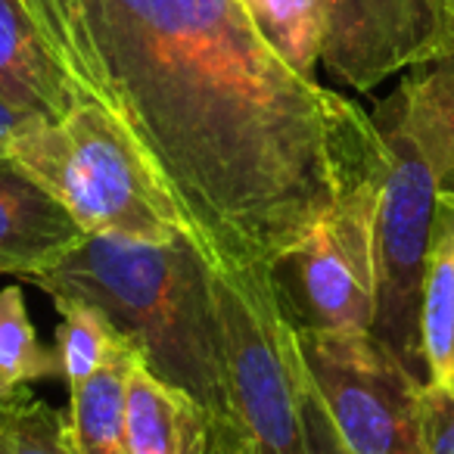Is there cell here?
I'll use <instances>...</instances> for the list:
<instances>
[{
	"mask_svg": "<svg viewBox=\"0 0 454 454\" xmlns=\"http://www.w3.org/2000/svg\"><path fill=\"white\" fill-rule=\"evenodd\" d=\"M28 280L47 296L94 302L159 380L206 411L212 435L240 433L212 265L187 234L165 243L90 234L63 265Z\"/></svg>",
	"mask_w": 454,
	"mask_h": 454,
	"instance_id": "cell-2",
	"label": "cell"
},
{
	"mask_svg": "<svg viewBox=\"0 0 454 454\" xmlns=\"http://www.w3.org/2000/svg\"><path fill=\"white\" fill-rule=\"evenodd\" d=\"M373 121L386 144V168L373 227L377 305L371 336L408 367L417 383L427 386L420 355V293L433 240L439 181L423 146L404 125L395 97L380 103Z\"/></svg>",
	"mask_w": 454,
	"mask_h": 454,
	"instance_id": "cell-5",
	"label": "cell"
},
{
	"mask_svg": "<svg viewBox=\"0 0 454 454\" xmlns=\"http://www.w3.org/2000/svg\"><path fill=\"white\" fill-rule=\"evenodd\" d=\"M59 311V327L53 352L59 361V380L69 386V395L82 389L97 371L125 352H137L131 340L97 309L78 296H51Z\"/></svg>",
	"mask_w": 454,
	"mask_h": 454,
	"instance_id": "cell-15",
	"label": "cell"
},
{
	"mask_svg": "<svg viewBox=\"0 0 454 454\" xmlns=\"http://www.w3.org/2000/svg\"><path fill=\"white\" fill-rule=\"evenodd\" d=\"M420 355L427 386L454 395V196H439L420 293Z\"/></svg>",
	"mask_w": 454,
	"mask_h": 454,
	"instance_id": "cell-12",
	"label": "cell"
},
{
	"mask_svg": "<svg viewBox=\"0 0 454 454\" xmlns=\"http://www.w3.org/2000/svg\"><path fill=\"white\" fill-rule=\"evenodd\" d=\"M88 240L72 218L22 165L0 153V274L35 278L63 265Z\"/></svg>",
	"mask_w": 454,
	"mask_h": 454,
	"instance_id": "cell-9",
	"label": "cell"
},
{
	"mask_svg": "<svg viewBox=\"0 0 454 454\" xmlns=\"http://www.w3.org/2000/svg\"><path fill=\"white\" fill-rule=\"evenodd\" d=\"M321 63L355 90L439 59L433 0H321Z\"/></svg>",
	"mask_w": 454,
	"mask_h": 454,
	"instance_id": "cell-8",
	"label": "cell"
},
{
	"mask_svg": "<svg viewBox=\"0 0 454 454\" xmlns=\"http://www.w3.org/2000/svg\"><path fill=\"white\" fill-rule=\"evenodd\" d=\"M140 352H125L69 395V433L78 454H128V380Z\"/></svg>",
	"mask_w": 454,
	"mask_h": 454,
	"instance_id": "cell-14",
	"label": "cell"
},
{
	"mask_svg": "<svg viewBox=\"0 0 454 454\" xmlns=\"http://www.w3.org/2000/svg\"><path fill=\"white\" fill-rule=\"evenodd\" d=\"M0 454H78L69 417L26 392L0 414Z\"/></svg>",
	"mask_w": 454,
	"mask_h": 454,
	"instance_id": "cell-18",
	"label": "cell"
},
{
	"mask_svg": "<svg viewBox=\"0 0 454 454\" xmlns=\"http://www.w3.org/2000/svg\"><path fill=\"white\" fill-rule=\"evenodd\" d=\"M128 454H208L212 420L177 386L140 361L128 380Z\"/></svg>",
	"mask_w": 454,
	"mask_h": 454,
	"instance_id": "cell-10",
	"label": "cell"
},
{
	"mask_svg": "<svg viewBox=\"0 0 454 454\" xmlns=\"http://www.w3.org/2000/svg\"><path fill=\"white\" fill-rule=\"evenodd\" d=\"M0 97L22 113L53 121L78 103L16 0H0Z\"/></svg>",
	"mask_w": 454,
	"mask_h": 454,
	"instance_id": "cell-11",
	"label": "cell"
},
{
	"mask_svg": "<svg viewBox=\"0 0 454 454\" xmlns=\"http://www.w3.org/2000/svg\"><path fill=\"white\" fill-rule=\"evenodd\" d=\"M78 100L106 109L212 268H271L383 175L371 113L293 72L240 0H16Z\"/></svg>",
	"mask_w": 454,
	"mask_h": 454,
	"instance_id": "cell-1",
	"label": "cell"
},
{
	"mask_svg": "<svg viewBox=\"0 0 454 454\" xmlns=\"http://www.w3.org/2000/svg\"><path fill=\"white\" fill-rule=\"evenodd\" d=\"M433 7L439 22V59H454V0H433Z\"/></svg>",
	"mask_w": 454,
	"mask_h": 454,
	"instance_id": "cell-21",
	"label": "cell"
},
{
	"mask_svg": "<svg viewBox=\"0 0 454 454\" xmlns=\"http://www.w3.org/2000/svg\"><path fill=\"white\" fill-rule=\"evenodd\" d=\"M380 184L383 175L355 187L309 237L268 268L280 311L296 333H371Z\"/></svg>",
	"mask_w": 454,
	"mask_h": 454,
	"instance_id": "cell-6",
	"label": "cell"
},
{
	"mask_svg": "<svg viewBox=\"0 0 454 454\" xmlns=\"http://www.w3.org/2000/svg\"><path fill=\"white\" fill-rule=\"evenodd\" d=\"M7 156L63 202L88 237L113 234L153 243L190 237L156 171L97 103L78 100L57 121L28 119Z\"/></svg>",
	"mask_w": 454,
	"mask_h": 454,
	"instance_id": "cell-3",
	"label": "cell"
},
{
	"mask_svg": "<svg viewBox=\"0 0 454 454\" xmlns=\"http://www.w3.org/2000/svg\"><path fill=\"white\" fill-rule=\"evenodd\" d=\"M227 346V386L249 454H311L309 373L265 268H212Z\"/></svg>",
	"mask_w": 454,
	"mask_h": 454,
	"instance_id": "cell-4",
	"label": "cell"
},
{
	"mask_svg": "<svg viewBox=\"0 0 454 454\" xmlns=\"http://www.w3.org/2000/svg\"><path fill=\"white\" fill-rule=\"evenodd\" d=\"M423 454H454V395L423 386L420 395Z\"/></svg>",
	"mask_w": 454,
	"mask_h": 454,
	"instance_id": "cell-19",
	"label": "cell"
},
{
	"mask_svg": "<svg viewBox=\"0 0 454 454\" xmlns=\"http://www.w3.org/2000/svg\"><path fill=\"white\" fill-rule=\"evenodd\" d=\"M26 392H28V386H26V389H16V392H10V389H4V386H0V414H4L7 408H13V404L20 402Z\"/></svg>",
	"mask_w": 454,
	"mask_h": 454,
	"instance_id": "cell-24",
	"label": "cell"
},
{
	"mask_svg": "<svg viewBox=\"0 0 454 454\" xmlns=\"http://www.w3.org/2000/svg\"><path fill=\"white\" fill-rule=\"evenodd\" d=\"M44 377H59L57 352L38 342V330L28 317L22 286H4L0 290V386L16 392Z\"/></svg>",
	"mask_w": 454,
	"mask_h": 454,
	"instance_id": "cell-17",
	"label": "cell"
},
{
	"mask_svg": "<svg viewBox=\"0 0 454 454\" xmlns=\"http://www.w3.org/2000/svg\"><path fill=\"white\" fill-rule=\"evenodd\" d=\"M302 364L348 454H423L420 395L371 333H296Z\"/></svg>",
	"mask_w": 454,
	"mask_h": 454,
	"instance_id": "cell-7",
	"label": "cell"
},
{
	"mask_svg": "<svg viewBox=\"0 0 454 454\" xmlns=\"http://www.w3.org/2000/svg\"><path fill=\"white\" fill-rule=\"evenodd\" d=\"M249 22L268 47L299 72L315 78L324 44V13L321 0H240Z\"/></svg>",
	"mask_w": 454,
	"mask_h": 454,
	"instance_id": "cell-16",
	"label": "cell"
},
{
	"mask_svg": "<svg viewBox=\"0 0 454 454\" xmlns=\"http://www.w3.org/2000/svg\"><path fill=\"white\" fill-rule=\"evenodd\" d=\"M305 429H309L311 454H348V448L342 445L340 433H336L327 408L317 398L311 380H309V389H305Z\"/></svg>",
	"mask_w": 454,
	"mask_h": 454,
	"instance_id": "cell-20",
	"label": "cell"
},
{
	"mask_svg": "<svg viewBox=\"0 0 454 454\" xmlns=\"http://www.w3.org/2000/svg\"><path fill=\"white\" fill-rule=\"evenodd\" d=\"M208 454H249L243 433H224V435H212V448Z\"/></svg>",
	"mask_w": 454,
	"mask_h": 454,
	"instance_id": "cell-23",
	"label": "cell"
},
{
	"mask_svg": "<svg viewBox=\"0 0 454 454\" xmlns=\"http://www.w3.org/2000/svg\"><path fill=\"white\" fill-rule=\"evenodd\" d=\"M392 97L433 165L439 196H454V59L429 63L427 72L404 78Z\"/></svg>",
	"mask_w": 454,
	"mask_h": 454,
	"instance_id": "cell-13",
	"label": "cell"
},
{
	"mask_svg": "<svg viewBox=\"0 0 454 454\" xmlns=\"http://www.w3.org/2000/svg\"><path fill=\"white\" fill-rule=\"evenodd\" d=\"M28 119H35V115H28V113H22V109L10 106V103L0 97V153L10 150L13 137L28 125Z\"/></svg>",
	"mask_w": 454,
	"mask_h": 454,
	"instance_id": "cell-22",
	"label": "cell"
}]
</instances>
